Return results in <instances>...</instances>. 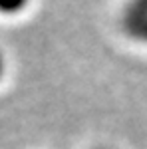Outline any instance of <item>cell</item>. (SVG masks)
<instances>
[{"mask_svg": "<svg viewBox=\"0 0 147 149\" xmlns=\"http://www.w3.org/2000/svg\"><path fill=\"white\" fill-rule=\"evenodd\" d=\"M2 68H4V62H2V56H0V76H2Z\"/></svg>", "mask_w": 147, "mask_h": 149, "instance_id": "cell-1", "label": "cell"}]
</instances>
